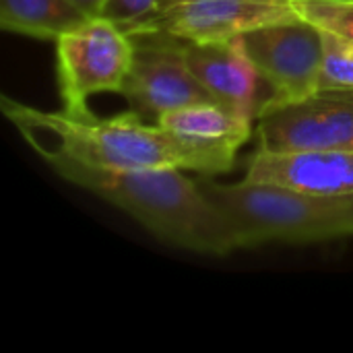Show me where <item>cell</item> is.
I'll list each match as a JSON object with an SVG mask.
<instances>
[{"label":"cell","mask_w":353,"mask_h":353,"mask_svg":"<svg viewBox=\"0 0 353 353\" xmlns=\"http://www.w3.org/2000/svg\"><path fill=\"white\" fill-rule=\"evenodd\" d=\"M0 110L23 141L41 157H68L105 170L178 168L207 176L225 174L236 163V151L192 145L157 122L147 124L132 110L114 118H74L46 112L8 95Z\"/></svg>","instance_id":"6da1fadb"},{"label":"cell","mask_w":353,"mask_h":353,"mask_svg":"<svg viewBox=\"0 0 353 353\" xmlns=\"http://www.w3.org/2000/svg\"><path fill=\"white\" fill-rule=\"evenodd\" d=\"M43 161L62 180L130 215L163 244L205 256H228L240 250L223 211L184 170H105L68 157Z\"/></svg>","instance_id":"7a4b0ae2"},{"label":"cell","mask_w":353,"mask_h":353,"mask_svg":"<svg viewBox=\"0 0 353 353\" xmlns=\"http://www.w3.org/2000/svg\"><path fill=\"white\" fill-rule=\"evenodd\" d=\"M201 186L228 217L240 250L353 238V194H314L244 178L234 184L203 182Z\"/></svg>","instance_id":"3957f363"},{"label":"cell","mask_w":353,"mask_h":353,"mask_svg":"<svg viewBox=\"0 0 353 353\" xmlns=\"http://www.w3.org/2000/svg\"><path fill=\"white\" fill-rule=\"evenodd\" d=\"M54 43L58 93L66 114L89 118L93 95L122 91L134 52L122 27L103 17H91Z\"/></svg>","instance_id":"277c9868"},{"label":"cell","mask_w":353,"mask_h":353,"mask_svg":"<svg viewBox=\"0 0 353 353\" xmlns=\"http://www.w3.org/2000/svg\"><path fill=\"white\" fill-rule=\"evenodd\" d=\"M259 149L269 153L353 151V89H316L285 103L263 101L256 116Z\"/></svg>","instance_id":"5b68a950"},{"label":"cell","mask_w":353,"mask_h":353,"mask_svg":"<svg viewBox=\"0 0 353 353\" xmlns=\"http://www.w3.org/2000/svg\"><path fill=\"white\" fill-rule=\"evenodd\" d=\"M244 48L269 85V103H285L312 95L321 87L323 31L302 17L261 25L242 35Z\"/></svg>","instance_id":"8992f818"},{"label":"cell","mask_w":353,"mask_h":353,"mask_svg":"<svg viewBox=\"0 0 353 353\" xmlns=\"http://www.w3.org/2000/svg\"><path fill=\"white\" fill-rule=\"evenodd\" d=\"M134 46L132 64L120 95L145 120L182 105L215 101L190 70L178 37L161 31L128 33Z\"/></svg>","instance_id":"52a82bcc"},{"label":"cell","mask_w":353,"mask_h":353,"mask_svg":"<svg viewBox=\"0 0 353 353\" xmlns=\"http://www.w3.org/2000/svg\"><path fill=\"white\" fill-rule=\"evenodd\" d=\"M298 17L292 0H184L155 10L126 33L161 31L184 41H223Z\"/></svg>","instance_id":"ba28073f"},{"label":"cell","mask_w":353,"mask_h":353,"mask_svg":"<svg viewBox=\"0 0 353 353\" xmlns=\"http://www.w3.org/2000/svg\"><path fill=\"white\" fill-rule=\"evenodd\" d=\"M180 43L190 70L209 95L230 110L240 122L252 126L261 110V77L244 48L242 35L223 41L180 39Z\"/></svg>","instance_id":"9c48e42d"},{"label":"cell","mask_w":353,"mask_h":353,"mask_svg":"<svg viewBox=\"0 0 353 353\" xmlns=\"http://www.w3.org/2000/svg\"><path fill=\"white\" fill-rule=\"evenodd\" d=\"M244 180L277 184L314 194H353V151L310 149L269 153L256 149L246 165Z\"/></svg>","instance_id":"30bf717a"},{"label":"cell","mask_w":353,"mask_h":353,"mask_svg":"<svg viewBox=\"0 0 353 353\" xmlns=\"http://www.w3.org/2000/svg\"><path fill=\"white\" fill-rule=\"evenodd\" d=\"M157 124L192 145L236 153L252 134V126L240 122L217 101H201L176 108L159 116Z\"/></svg>","instance_id":"8fae6325"},{"label":"cell","mask_w":353,"mask_h":353,"mask_svg":"<svg viewBox=\"0 0 353 353\" xmlns=\"http://www.w3.org/2000/svg\"><path fill=\"white\" fill-rule=\"evenodd\" d=\"M89 19L72 0H0V27L41 41H56Z\"/></svg>","instance_id":"7c38bea8"},{"label":"cell","mask_w":353,"mask_h":353,"mask_svg":"<svg viewBox=\"0 0 353 353\" xmlns=\"http://www.w3.org/2000/svg\"><path fill=\"white\" fill-rule=\"evenodd\" d=\"M298 17L353 41V0H292Z\"/></svg>","instance_id":"4fadbf2b"},{"label":"cell","mask_w":353,"mask_h":353,"mask_svg":"<svg viewBox=\"0 0 353 353\" xmlns=\"http://www.w3.org/2000/svg\"><path fill=\"white\" fill-rule=\"evenodd\" d=\"M319 89H353V41L329 31H323Z\"/></svg>","instance_id":"5bb4252c"},{"label":"cell","mask_w":353,"mask_h":353,"mask_svg":"<svg viewBox=\"0 0 353 353\" xmlns=\"http://www.w3.org/2000/svg\"><path fill=\"white\" fill-rule=\"evenodd\" d=\"M159 8V0H105L99 17L116 23L124 31L139 25Z\"/></svg>","instance_id":"9a60e30c"},{"label":"cell","mask_w":353,"mask_h":353,"mask_svg":"<svg viewBox=\"0 0 353 353\" xmlns=\"http://www.w3.org/2000/svg\"><path fill=\"white\" fill-rule=\"evenodd\" d=\"M79 8H83L89 17H99L105 0H72Z\"/></svg>","instance_id":"2e32d148"},{"label":"cell","mask_w":353,"mask_h":353,"mask_svg":"<svg viewBox=\"0 0 353 353\" xmlns=\"http://www.w3.org/2000/svg\"><path fill=\"white\" fill-rule=\"evenodd\" d=\"M178 2H184V0H159V8H165V6H172V4H178Z\"/></svg>","instance_id":"e0dca14e"}]
</instances>
